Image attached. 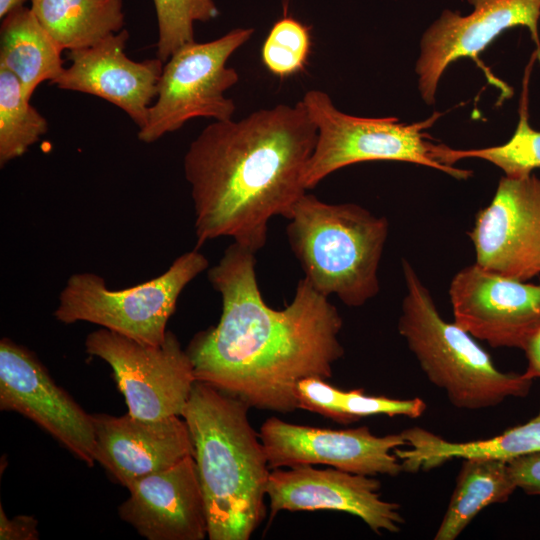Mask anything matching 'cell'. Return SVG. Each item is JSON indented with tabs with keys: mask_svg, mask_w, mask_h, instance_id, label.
<instances>
[{
	"mask_svg": "<svg viewBox=\"0 0 540 540\" xmlns=\"http://www.w3.org/2000/svg\"><path fill=\"white\" fill-rule=\"evenodd\" d=\"M259 436L270 469L320 464L369 476L403 472L394 453L407 446L402 432L376 436L366 426L335 430L271 417L262 424Z\"/></svg>",
	"mask_w": 540,
	"mask_h": 540,
	"instance_id": "obj_11",
	"label": "cell"
},
{
	"mask_svg": "<svg viewBox=\"0 0 540 540\" xmlns=\"http://www.w3.org/2000/svg\"><path fill=\"white\" fill-rule=\"evenodd\" d=\"M469 236L482 268L520 281L539 275L540 179L502 177Z\"/></svg>",
	"mask_w": 540,
	"mask_h": 540,
	"instance_id": "obj_13",
	"label": "cell"
},
{
	"mask_svg": "<svg viewBox=\"0 0 540 540\" xmlns=\"http://www.w3.org/2000/svg\"><path fill=\"white\" fill-rule=\"evenodd\" d=\"M537 60L534 52L525 68L519 103V121L512 137L504 144L481 149L457 150L436 144L434 156L438 162L453 166L464 158H479L499 167L505 176H528L540 168V131L529 124L528 88L532 65Z\"/></svg>",
	"mask_w": 540,
	"mask_h": 540,
	"instance_id": "obj_24",
	"label": "cell"
},
{
	"mask_svg": "<svg viewBox=\"0 0 540 540\" xmlns=\"http://www.w3.org/2000/svg\"><path fill=\"white\" fill-rule=\"evenodd\" d=\"M255 254L233 242L209 269L222 313L215 326L193 337L186 351L197 381L250 408L292 412L299 409L297 384L311 377L329 379L343 357V320L305 278L285 308L268 306L259 290Z\"/></svg>",
	"mask_w": 540,
	"mask_h": 540,
	"instance_id": "obj_1",
	"label": "cell"
},
{
	"mask_svg": "<svg viewBox=\"0 0 540 540\" xmlns=\"http://www.w3.org/2000/svg\"><path fill=\"white\" fill-rule=\"evenodd\" d=\"M516 488L527 495H540V451L507 460Z\"/></svg>",
	"mask_w": 540,
	"mask_h": 540,
	"instance_id": "obj_28",
	"label": "cell"
},
{
	"mask_svg": "<svg viewBox=\"0 0 540 540\" xmlns=\"http://www.w3.org/2000/svg\"><path fill=\"white\" fill-rule=\"evenodd\" d=\"M37 520L29 515H18L9 519L0 506L1 540H37L39 532Z\"/></svg>",
	"mask_w": 540,
	"mask_h": 540,
	"instance_id": "obj_29",
	"label": "cell"
},
{
	"mask_svg": "<svg viewBox=\"0 0 540 540\" xmlns=\"http://www.w3.org/2000/svg\"><path fill=\"white\" fill-rule=\"evenodd\" d=\"M30 8L62 50L92 47L125 25L122 0H31Z\"/></svg>",
	"mask_w": 540,
	"mask_h": 540,
	"instance_id": "obj_21",
	"label": "cell"
},
{
	"mask_svg": "<svg viewBox=\"0 0 540 540\" xmlns=\"http://www.w3.org/2000/svg\"><path fill=\"white\" fill-rule=\"evenodd\" d=\"M301 400L306 410L344 424L374 415L414 419L426 410L425 401L418 397L394 399L367 395L362 390L346 391L321 378H312L304 384Z\"/></svg>",
	"mask_w": 540,
	"mask_h": 540,
	"instance_id": "obj_23",
	"label": "cell"
},
{
	"mask_svg": "<svg viewBox=\"0 0 540 540\" xmlns=\"http://www.w3.org/2000/svg\"><path fill=\"white\" fill-rule=\"evenodd\" d=\"M95 461L126 488L134 481L165 470L188 456L194 447L182 416L144 419L126 414L92 415Z\"/></svg>",
	"mask_w": 540,
	"mask_h": 540,
	"instance_id": "obj_18",
	"label": "cell"
},
{
	"mask_svg": "<svg viewBox=\"0 0 540 540\" xmlns=\"http://www.w3.org/2000/svg\"><path fill=\"white\" fill-rule=\"evenodd\" d=\"M301 101L318 133L303 177L307 190L338 169L366 161L409 162L434 168L456 179L472 175L470 170L446 166L434 158V144L427 139L425 130L440 118L439 112L424 121L407 124L396 117L346 114L321 90L307 91Z\"/></svg>",
	"mask_w": 540,
	"mask_h": 540,
	"instance_id": "obj_6",
	"label": "cell"
},
{
	"mask_svg": "<svg viewBox=\"0 0 540 540\" xmlns=\"http://www.w3.org/2000/svg\"><path fill=\"white\" fill-rule=\"evenodd\" d=\"M47 130V120L24 97L19 80L0 67V165L21 157Z\"/></svg>",
	"mask_w": 540,
	"mask_h": 540,
	"instance_id": "obj_25",
	"label": "cell"
},
{
	"mask_svg": "<svg viewBox=\"0 0 540 540\" xmlns=\"http://www.w3.org/2000/svg\"><path fill=\"white\" fill-rule=\"evenodd\" d=\"M522 350L527 359L524 376L531 380L540 378V325L529 335Z\"/></svg>",
	"mask_w": 540,
	"mask_h": 540,
	"instance_id": "obj_30",
	"label": "cell"
},
{
	"mask_svg": "<svg viewBox=\"0 0 540 540\" xmlns=\"http://www.w3.org/2000/svg\"><path fill=\"white\" fill-rule=\"evenodd\" d=\"M62 51L31 8L23 6L2 19L0 67L16 76L26 99L43 81L51 83L62 73Z\"/></svg>",
	"mask_w": 540,
	"mask_h": 540,
	"instance_id": "obj_20",
	"label": "cell"
},
{
	"mask_svg": "<svg viewBox=\"0 0 540 540\" xmlns=\"http://www.w3.org/2000/svg\"><path fill=\"white\" fill-rule=\"evenodd\" d=\"M402 271L406 294L398 332L427 379L446 393L454 407L481 410L529 394L533 380L499 370L471 334L441 317L429 290L405 259Z\"/></svg>",
	"mask_w": 540,
	"mask_h": 540,
	"instance_id": "obj_5",
	"label": "cell"
},
{
	"mask_svg": "<svg viewBox=\"0 0 540 540\" xmlns=\"http://www.w3.org/2000/svg\"><path fill=\"white\" fill-rule=\"evenodd\" d=\"M317 134L301 100L205 127L184 156L196 248L231 237L254 252L260 250L269 221L275 216L287 219L306 193L303 177Z\"/></svg>",
	"mask_w": 540,
	"mask_h": 540,
	"instance_id": "obj_2",
	"label": "cell"
},
{
	"mask_svg": "<svg viewBox=\"0 0 540 540\" xmlns=\"http://www.w3.org/2000/svg\"><path fill=\"white\" fill-rule=\"evenodd\" d=\"M454 322L492 347L522 350L540 325V285L486 270L476 263L453 277Z\"/></svg>",
	"mask_w": 540,
	"mask_h": 540,
	"instance_id": "obj_14",
	"label": "cell"
},
{
	"mask_svg": "<svg viewBox=\"0 0 540 540\" xmlns=\"http://www.w3.org/2000/svg\"><path fill=\"white\" fill-rule=\"evenodd\" d=\"M208 265L195 248L178 256L161 275L120 290L110 289L95 273H75L60 292L54 317L64 324L93 323L138 342L159 345L182 291Z\"/></svg>",
	"mask_w": 540,
	"mask_h": 540,
	"instance_id": "obj_7",
	"label": "cell"
},
{
	"mask_svg": "<svg viewBox=\"0 0 540 540\" xmlns=\"http://www.w3.org/2000/svg\"><path fill=\"white\" fill-rule=\"evenodd\" d=\"M127 489L120 518L148 540H203L208 537L205 500L196 463L188 456L144 476Z\"/></svg>",
	"mask_w": 540,
	"mask_h": 540,
	"instance_id": "obj_17",
	"label": "cell"
},
{
	"mask_svg": "<svg viewBox=\"0 0 540 540\" xmlns=\"http://www.w3.org/2000/svg\"><path fill=\"white\" fill-rule=\"evenodd\" d=\"M85 350L111 366L129 414L144 419L182 416L197 380L174 333L167 331L161 344L150 345L100 328L86 337Z\"/></svg>",
	"mask_w": 540,
	"mask_h": 540,
	"instance_id": "obj_9",
	"label": "cell"
},
{
	"mask_svg": "<svg viewBox=\"0 0 540 540\" xmlns=\"http://www.w3.org/2000/svg\"><path fill=\"white\" fill-rule=\"evenodd\" d=\"M287 219L291 250L318 292L351 307L378 294V267L389 229L385 217L357 204H331L305 193Z\"/></svg>",
	"mask_w": 540,
	"mask_h": 540,
	"instance_id": "obj_4",
	"label": "cell"
},
{
	"mask_svg": "<svg viewBox=\"0 0 540 540\" xmlns=\"http://www.w3.org/2000/svg\"><path fill=\"white\" fill-rule=\"evenodd\" d=\"M463 460L435 540L456 539L484 508L506 502L517 489L506 460L485 457Z\"/></svg>",
	"mask_w": 540,
	"mask_h": 540,
	"instance_id": "obj_22",
	"label": "cell"
},
{
	"mask_svg": "<svg viewBox=\"0 0 540 540\" xmlns=\"http://www.w3.org/2000/svg\"><path fill=\"white\" fill-rule=\"evenodd\" d=\"M310 47V28L284 16L274 23L263 43L262 61L273 75L288 77L304 68Z\"/></svg>",
	"mask_w": 540,
	"mask_h": 540,
	"instance_id": "obj_27",
	"label": "cell"
},
{
	"mask_svg": "<svg viewBox=\"0 0 540 540\" xmlns=\"http://www.w3.org/2000/svg\"><path fill=\"white\" fill-rule=\"evenodd\" d=\"M27 1L28 0H0V18L3 19L11 12L23 7Z\"/></svg>",
	"mask_w": 540,
	"mask_h": 540,
	"instance_id": "obj_31",
	"label": "cell"
},
{
	"mask_svg": "<svg viewBox=\"0 0 540 540\" xmlns=\"http://www.w3.org/2000/svg\"><path fill=\"white\" fill-rule=\"evenodd\" d=\"M249 406L196 381L184 407L210 540H248L262 522L270 467Z\"/></svg>",
	"mask_w": 540,
	"mask_h": 540,
	"instance_id": "obj_3",
	"label": "cell"
},
{
	"mask_svg": "<svg viewBox=\"0 0 540 540\" xmlns=\"http://www.w3.org/2000/svg\"><path fill=\"white\" fill-rule=\"evenodd\" d=\"M253 33L252 28H235L212 41L188 43L173 53L164 63L156 100L145 126L139 129V140L155 142L193 118L232 119L236 106L224 93L237 84L239 75L226 63Z\"/></svg>",
	"mask_w": 540,
	"mask_h": 540,
	"instance_id": "obj_8",
	"label": "cell"
},
{
	"mask_svg": "<svg viewBox=\"0 0 540 540\" xmlns=\"http://www.w3.org/2000/svg\"><path fill=\"white\" fill-rule=\"evenodd\" d=\"M374 476L299 465L273 469L268 484L271 519L281 511L333 510L359 517L372 531L396 533L405 522L400 505L383 500Z\"/></svg>",
	"mask_w": 540,
	"mask_h": 540,
	"instance_id": "obj_15",
	"label": "cell"
},
{
	"mask_svg": "<svg viewBox=\"0 0 540 540\" xmlns=\"http://www.w3.org/2000/svg\"><path fill=\"white\" fill-rule=\"evenodd\" d=\"M128 38L124 28L92 47L69 51L70 66L50 84L104 99L141 129L157 96L164 62L157 57L144 61L129 58L125 53Z\"/></svg>",
	"mask_w": 540,
	"mask_h": 540,
	"instance_id": "obj_16",
	"label": "cell"
},
{
	"mask_svg": "<svg viewBox=\"0 0 540 540\" xmlns=\"http://www.w3.org/2000/svg\"><path fill=\"white\" fill-rule=\"evenodd\" d=\"M474 10L467 16L444 10L422 36L420 56L415 71L423 100L431 105L439 80L447 67L460 58L473 59L488 75V80L500 87L504 95L510 88L492 76L479 55L503 32L515 27L528 28L536 44L540 61L538 23L540 0H468Z\"/></svg>",
	"mask_w": 540,
	"mask_h": 540,
	"instance_id": "obj_10",
	"label": "cell"
},
{
	"mask_svg": "<svg viewBox=\"0 0 540 540\" xmlns=\"http://www.w3.org/2000/svg\"><path fill=\"white\" fill-rule=\"evenodd\" d=\"M0 408L32 420L88 466L95 461V428L33 353L9 338L0 341Z\"/></svg>",
	"mask_w": 540,
	"mask_h": 540,
	"instance_id": "obj_12",
	"label": "cell"
},
{
	"mask_svg": "<svg viewBox=\"0 0 540 540\" xmlns=\"http://www.w3.org/2000/svg\"><path fill=\"white\" fill-rule=\"evenodd\" d=\"M158 26L157 58L164 63L180 47L194 42V23L215 19L213 0H153Z\"/></svg>",
	"mask_w": 540,
	"mask_h": 540,
	"instance_id": "obj_26",
	"label": "cell"
},
{
	"mask_svg": "<svg viewBox=\"0 0 540 540\" xmlns=\"http://www.w3.org/2000/svg\"><path fill=\"white\" fill-rule=\"evenodd\" d=\"M408 449L394 450L403 471L416 473L436 468L453 458L485 457L509 460L540 451V409L524 424L480 440L452 442L420 427L402 431Z\"/></svg>",
	"mask_w": 540,
	"mask_h": 540,
	"instance_id": "obj_19",
	"label": "cell"
}]
</instances>
